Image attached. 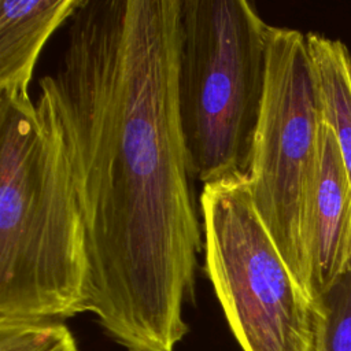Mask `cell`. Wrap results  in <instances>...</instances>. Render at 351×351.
Instances as JSON below:
<instances>
[{"label": "cell", "mask_w": 351, "mask_h": 351, "mask_svg": "<svg viewBox=\"0 0 351 351\" xmlns=\"http://www.w3.org/2000/svg\"><path fill=\"white\" fill-rule=\"evenodd\" d=\"M324 121L337 140L351 184V52L337 38L306 33Z\"/></svg>", "instance_id": "ba28073f"}, {"label": "cell", "mask_w": 351, "mask_h": 351, "mask_svg": "<svg viewBox=\"0 0 351 351\" xmlns=\"http://www.w3.org/2000/svg\"><path fill=\"white\" fill-rule=\"evenodd\" d=\"M311 266L317 306L321 293L351 269V184L335 133L325 121L313 217Z\"/></svg>", "instance_id": "8992f818"}, {"label": "cell", "mask_w": 351, "mask_h": 351, "mask_svg": "<svg viewBox=\"0 0 351 351\" xmlns=\"http://www.w3.org/2000/svg\"><path fill=\"white\" fill-rule=\"evenodd\" d=\"M181 0H82L40 80L67 149L86 311L128 351H174L204 250L178 112Z\"/></svg>", "instance_id": "6da1fadb"}, {"label": "cell", "mask_w": 351, "mask_h": 351, "mask_svg": "<svg viewBox=\"0 0 351 351\" xmlns=\"http://www.w3.org/2000/svg\"><path fill=\"white\" fill-rule=\"evenodd\" d=\"M322 126L306 34L270 26L266 88L247 180L258 214L314 304L311 244Z\"/></svg>", "instance_id": "277c9868"}, {"label": "cell", "mask_w": 351, "mask_h": 351, "mask_svg": "<svg viewBox=\"0 0 351 351\" xmlns=\"http://www.w3.org/2000/svg\"><path fill=\"white\" fill-rule=\"evenodd\" d=\"M247 176L203 185L207 277L243 351H315L318 308L258 214Z\"/></svg>", "instance_id": "5b68a950"}, {"label": "cell", "mask_w": 351, "mask_h": 351, "mask_svg": "<svg viewBox=\"0 0 351 351\" xmlns=\"http://www.w3.org/2000/svg\"><path fill=\"white\" fill-rule=\"evenodd\" d=\"M85 228L56 112L47 97L0 95V319L86 311Z\"/></svg>", "instance_id": "7a4b0ae2"}, {"label": "cell", "mask_w": 351, "mask_h": 351, "mask_svg": "<svg viewBox=\"0 0 351 351\" xmlns=\"http://www.w3.org/2000/svg\"><path fill=\"white\" fill-rule=\"evenodd\" d=\"M82 0L0 1V95L29 96L37 59L48 38Z\"/></svg>", "instance_id": "52a82bcc"}, {"label": "cell", "mask_w": 351, "mask_h": 351, "mask_svg": "<svg viewBox=\"0 0 351 351\" xmlns=\"http://www.w3.org/2000/svg\"><path fill=\"white\" fill-rule=\"evenodd\" d=\"M269 27L247 0H181L178 112L192 178L203 185L250 171Z\"/></svg>", "instance_id": "3957f363"}, {"label": "cell", "mask_w": 351, "mask_h": 351, "mask_svg": "<svg viewBox=\"0 0 351 351\" xmlns=\"http://www.w3.org/2000/svg\"><path fill=\"white\" fill-rule=\"evenodd\" d=\"M0 351H78V346L60 321L0 319Z\"/></svg>", "instance_id": "30bf717a"}, {"label": "cell", "mask_w": 351, "mask_h": 351, "mask_svg": "<svg viewBox=\"0 0 351 351\" xmlns=\"http://www.w3.org/2000/svg\"><path fill=\"white\" fill-rule=\"evenodd\" d=\"M317 308L315 351H351V269L321 293Z\"/></svg>", "instance_id": "9c48e42d"}]
</instances>
